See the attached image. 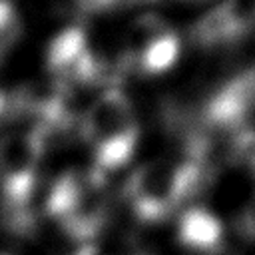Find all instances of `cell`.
I'll return each mask as SVG.
<instances>
[{"label":"cell","instance_id":"6da1fadb","mask_svg":"<svg viewBox=\"0 0 255 255\" xmlns=\"http://www.w3.org/2000/svg\"><path fill=\"white\" fill-rule=\"evenodd\" d=\"M80 129L92 149L94 169L102 175L124 167L131 159L139 139L135 108L116 88L104 90L88 104Z\"/></svg>","mask_w":255,"mask_h":255},{"label":"cell","instance_id":"7a4b0ae2","mask_svg":"<svg viewBox=\"0 0 255 255\" xmlns=\"http://www.w3.org/2000/svg\"><path fill=\"white\" fill-rule=\"evenodd\" d=\"M46 133L40 126L8 129L0 135V193L4 219L14 231L32 225L30 199L36 189Z\"/></svg>","mask_w":255,"mask_h":255},{"label":"cell","instance_id":"3957f363","mask_svg":"<svg viewBox=\"0 0 255 255\" xmlns=\"http://www.w3.org/2000/svg\"><path fill=\"white\" fill-rule=\"evenodd\" d=\"M44 211L80 243H92L110 215V195L100 171H64L48 187Z\"/></svg>","mask_w":255,"mask_h":255},{"label":"cell","instance_id":"277c9868","mask_svg":"<svg viewBox=\"0 0 255 255\" xmlns=\"http://www.w3.org/2000/svg\"><path fill=\"white\" fill-rule=\"evenodd\" d=\"M203 173L189 155L183 159H149L129 175L126 183L128 203L141 221H161L199 187Z\"/></svg>","mask_w":255,"mask_h":255},{"label":"cell","instance_id":"5b68a950","mask_svg":"<svg viewBox=\"0 0 255 255\" xmlns=\"http://www.w3.org/2000/svg\"><path fill=\"white\" fill-rule=\"evenodd\" d=\"M179 52V36L161 16H137L126 32L124 56L126 64L135 72L147 76L163 74L177 62Z\"/></svg>","mask_w":255,"mask_h":255},{"label":"cell","instance_id":"8992f818","mask_svg":"<svg viewBox=\"0 0 255 255\" xmlns=\"http://www.w3.org/2000/svg\"><path fill=\"white\" fill-rule=\"evenodd\" d=\"M46 64L56 80V88L64 92L94 84V80L104 76V66L82 28L62 30L48 46Z\"/></svg>","mask_w":255,"mask_h":255},{"label":"cell","instance_id":"52a82bcc","mask_svg":"<svg viewBox=\"0 0 255 255\" xmlns=\"http://www.w3.org/2000/svg\"><path fill=\"white\" fill-rule=\"evenodd\" d=\"M253 24L255 0H225L197 22L193 34L201 44H219L239 38Z\"/></svg>","mask_w":255,"mask_h":255},{"label":"cell","instance_id":"ba28073f","mask_svg":"<svg viewBox=\"0 0 255 255\" xmlns=\"http://www.w3.org/2000/svg\"><path fill=\"white\" fill-rule=\"evenodd\" d=\"M179 243L197 255H217L223 247V225L205 207H187L177 221Z\"/></svg>","mask_w":255,"mask_h":255},{"label":"cell","instance_id":"9c48e42d","mask_svg":"<svg viewBox=\"0 0 255 255\" xmlns=\"http://www.w3.org/2000/svg\"><path fill=\"white\" fill-rule=\"evenodd\" d=\"M20 32H22V24L16 8L10 2L0 0V60L18 42Z\"/></svg>","mask_w":255,"mask_h":255},{"label":"cell","instance_id":"30bf717a","mask_svg":"<svg viewBox=\"0 0 255 255\" xmlns=\"http://www.w3.org/2000/svg\"><path fill=\"white\" fill-rule=\"evenodd\" d=\"M239 229L247 235L255 239V193L249 197V201L243 205L241 215H239Z\"/></svg>","mask_w":255,"mask_h":255},{"label":"cell","instance_id":"8fae6325","mask_svg":"<svg viewBox=\"0 0 255 255\" xmlns=\"http://www.w3.org/2000/svg\"><path fill=\"white\" fill-rule=\"evenodd\" d=\"M245 131L255 133V98H253V106H251V112H249V118H247V128H245Z\"/></svg>","mask_w":255,"mask_h":255},{"label":"cell","instance_id":"7c38bea8","mask_svg":"<svg viewBox=\"0 0 255 255\" xmlns=\"http://www.w3.org/2000/svg\"><path fill=\"white\" fill-rule=\"evenodd\" d=\"M82 2L88 4V6H92V8H106V6H112L118 0H82Z\"/></svg>","mask_w":255,"mask_h":255},{"label":"cell","instance_id":"4fadbf2b","mask_svg":"<svg viewBox=\"0 0 255 255\" xmlns=\"http://www.w3.org/2000/svg\"><path fill=\"white\" fill-rule=\"evenodd\" d=\"M10 110V100L6 98V94H2L0 92V118L2 116H6V112Z\"/></svg>","mask_w":255,"mask_h":255}]
</instances>
